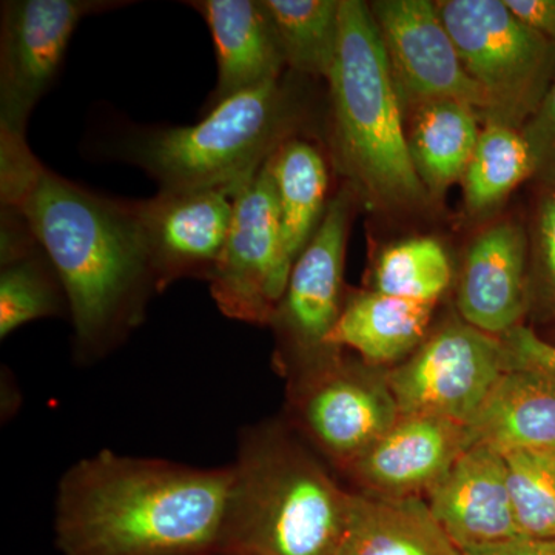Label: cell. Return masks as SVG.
<instances>
[{
	"mask_svg": "<svg viewBox=\"0 0 555 555\" xmlns=\"http://www.w3.org/2000/svg\"><path fill=\"white\" fill-rule=\"evenodd\" d=\"M0 198L27 219L56 269L82 357L142 323L158 292L139 201L107 198L43 167L24 138L0 134Z\"/></svg>",
	"mask_w": 555,
	"mask_h": 555,
	"instance_id": "cell-1",
	"label": "cell"
},
{
	"mask_svg": "<svg viewBox=\"0 0 555 555\" xmlns=\"http://www.w3.org/2000/svg\"><path fill=\"white\" fill-rule=\"evenodd\" d=\"M233 466L195 467L101 451L57 486L64 555H229Z\"/></svg>",
	"mask_w": 555,
	"mask_h": 555,
	"instance_id": "cell-2",
	"label": "cell"
},
{
	"mask_svg": "<svg viewBox=\"0 0 555 555\" xmlns=\"http://www.w3.org/2000/svg\"><path fill=\"white\" fill-rule=\"evenodd\" d=\"M328 83L332 159L349 188L387 210H414L429 193L416 173L403 101L367 3L341 0L339 40Z\"/></svg>",
	"mask_w": 555,
	"mask_h": 555,
	"instance_id": "cell-3",
	"label": "cell"
},
{
	"mask_svg": "<svg viewBox=\"0 0 555 555\" xmlns=\"http://www.w3.org/2000/svg\"><path fill=\"white\" fill-rule=\"evenodd\" d=\"M229 511V555H337L350 492L276 423L241 433Z\"/></svg>",
	"mask_w": 555,
	"mask_h": 555,
	"instance_id": "cell-4",
	"label": "cell"
},
{
	"mask_svg": "<svg viewBox=\"0 0 555 555\" xmlns=\"http://www.w3.org/2000/svg\"><path fill=\"white\" fill-rule=\"evenodd\" d=\"M297 126L291 91L280 78L222 101L193 126L131 131L119 156L163 192L244 184L295 138Z\"/></svg>",
	"mask_w": 555,
	"mask_h": 555,
	"instance_id": "cell-5",
	"label": "cell"
},
{
	"mask_svg": "<svg viewBox=\"0 0 555 555\" xmlns=\"http://www.w3.org/2000/svg\"><path fill=\"white\" fill-rule=\"evenodd\" d=\"M438 14L463 68L485 94L486 124L521 130L555 79V43L505 0H444Z\"/></svg>",
	"mask_w": 555,
	"mask_h": 555,
	"instance_id": "cell-6",
	"label": "cell"
},
{
	"mask_svg": "<svg viewBox=\"0 0 555 555\" xmlns=\"http://www.w3.org/2000/svg\"><path fill=\"white\" fill-rule=\"evenodd\" d=\"M353 196V190L346 188L328 201L323 221L295 261L270 321L281 345L280 356L295 372L292 385L339 357L327 339L346 305L343 286Z\"/></svg>",
	"mask_w": 555,
	"mask_h": 555,
	"instance_id": "cell-7",
	"label": "cell"
},
{
	"mask_svg": "<svg viewBox=\"0 0 555 555\" xmlns=\"http://www.w3.org/2000/svg\"><path fill=\"white\" fill-rule=\"evenodd\" d=\"M292 269L266 163L236 193L229 238L208 280L210 294L230 320L270 326Z\"/></svg>",
	"mask_w": 555,
	"mask_h": 555,
	"instance_id": "cell-8",
	"label": "cell"
},
{
	"mask_svg": "<svg viewBox=\"0 0 555 555\" xmlns=\"http://www.w3.org/2000/svg\"><path fill=\"white\" fill-rule=\"evenodd\" d=\"M505 371L502 339L451 321L386 379L401 416H437L466 426Z\"/></svg>",
	"mask_w": 555,
	"mask_h": 555,
	"instance_id": "cell-9",
	"label": "cell"
},
{
	"mask_svg": "<svg viewBox=\"0 0 555 555\" xmlns=\"http://www.w3.org/2000/svg\"><path fill=\"white\" fill-rule=\"evenodd\" d=\"M129 3L119 0L2 2L0 133L25 138L33 108L53 86L80 22Z\"/></svg>",
	"mask_w": 555,
	"mask_h": 555,
	"instance_id": "cell-10",
	"label": "cell"
},
{
	"mask_svg": "<svg viewBox=\"0 0 555 555\" xmlns=\"http://www.w3.org/2000/svg\"><path fill=\"white\" fill-rule=\"evenodd\" d=\"M292 404L313 444L345 469L401 416L386 374L377 375L339 357L294 383Z\"/></svg>",
	"mask_w": 555,
	"mask_h": 555,
	"instance_id": "cell-11",
	"label": "cell"
},
{
	"mask_svg": "<svg viewBox=\"0 0 555 555\" xmlns=\"http://www.w3.org/2000/svg\"><path fill=\"white\" fill-rule=\"evenodd\" d=\"M403 104L456 101L483 118L485 94L467 76L451 36L427 0H382L371 7Z\"/></svg>",
	"mask_w": 555,
	"mask_h": 555,
	"instance_id": "cell-12",
	"label": "cell"
},
{
	"mask_svg": "<svg viewBox=\"0 0 555 555\" xmlns=\"http://www.w3.org/2000/svg\"><path fill=\"white\" fill-rule=\"evenodd\" d=\"M244 184L159 190L153 198L139 201L158 292L182 278L210 280L229 238L236 193Z\"/></svg>",
	"mask_w": 555,
	"mask_h": 555,
	"instance_id": "cell-13",
	"label": "cell"
},
{
	"mask_svg": "<svg viewBox=\"0 0 555 555\" xmlns=\"http://www.w3.org/2000/svg\"><path fill=\"white\" fill-rule=\"evenodd\" d=\"M427 505L462 553L520 537L505 455L474 444L426 492Z\"/></svg>",
	"mask_w": 555,
	"mask_h": 555,
	"instance_id": "cell-14",
	"label": "cell"
},
{
	"mask_svg": "<svg viewBox=\"0 0 555 555\" xmlns=\"http://www.w3.org/2000/svg\"><path fill=\"white\" fill-rule=\"evenodd\" d=\"M470 448L465 425L437 416H400L396 426L346 467L364 492L412 496L429 491Z\"/></svg>",
	"mask_w": 555,
	"mask_h": 555,
	"instance_id": "cell-15",
	"label": "cell"
},
{
	"mask_svg": "<svg viewBox=\"0 0 555 555\" xmlns=\"http://www.w3.org/2000/svg\"><path fill=\"white\" fill-rule=\"evenodd\" d=\"M528 238L516 222H499L474 240L456 288L465 323L502 337L520 324L528 306Z\"/></svg>",
	"mask_w": 555,
	"mask_h": 555,
	"instance_id": "cell-16",
	"label": "cell"
},
{
	"mask_svg": "<svg viewBox=\"0 0 555 555\" xmlns=\"http://www.w3.org/2000/svg\"><path fill=\"white\" fill-rule=\"evenodd\" d=\"M208 25L218 79L206 112L241 91L283 78L287 67L272 22L259 0H192Z\"/></svg>",
	"mask_w": 555,
	"mask_h": 555,
	"instance_id": "cell-17",
	"label": "cell"
},
{
	"mask_svg": "<svg viewBox=\"0 0 555 555\" xmlns=\"http://www.w3.org/2000/svg\"><path fill=\"white\" fill-rule=\"evenodd\" d=\"M470 447L511 452H555V378L507 369L466 425Z\"/></svg>",
	"mask_w": 555,
	"mask_h": 555,
	"instance_id": "cell-18",
	"label": "cell"
},
{
	"mask_svg": "<svg viewBox=\"0 0 555 555\" xmlns=\"http://www.w3.org/2000/svg\"><path fill=\"white\" fill-rule=\"evenodd\" d=\"M337 555H463L422 495L350 492Z\"/></svg>",
	"mask_w": 555,
	"mask_h": 555,
	"instance_id": "cell-19",
	"label": "cell"
},
{
	"mask_svg": "<svg viewBox=\"0 0 555 555\" xmlns=\"http://www.w3.org/2000/svg\"><path fill=\"white\" fill-rule=\"evenodd\" d=\"M436 302L411 301L379 292L350 298L328 335L332 350H356L369 366L406 360L425 343Z\"/></svg>",
	"mask_w": 555,
	"mask_h": 555,
	"instance_id": "cell-20",
	"label": "cell"
},
{
	"mask_svg": "<svg viewBox=\"0 0 555 555\" xmlns=\"http://www.w3.org/2000/svg\"><path fill=\"white\" fill-rule=\"evenodd\" d=\"M268 163L275 185L284 247L295 264L320 228L331 201L326 156L313 142L295 137L287 139Z\"/></svg>",
	"mask_w": 555,
	"mask_h": 555,
	"instance_id": "cell-21",
	"label": "cell"
},
{
	"mask_svg": "<svg viewBox=\"0 0 555 555\" xmlns=\"http://www.w3.org/2000/svg\"><path fill=\"white\" fill-rule=\"evenodd\" d=\"M480 133L476 109L462 102H427L415 108L409 150L429 196H440L462 181Z\"/></svg>",
	"mask_w": 555,
	"mask_h": 555,
	"instance_id": "cell-22",
	"label": "cell"
},
{
	"mask_svg": "<svg viewBox=\"0 0 555 555\" xmlns=\"http://www.w3.org/2000/svg\"><path fill=\"white\" fill-rule=\"evenodd\" d=\"M298 75L327 79L337 57L341 0H259Z\"/></svg>",
	"mask_w": 555,
	"mask_h": 555,
	"instance_id": "cell-23",
	"label": "cell"
},
{
	"mask_svg": "<svg viewBox=\"0 0 555 555\" xmlns=\"http://www.w3.org/2000/svg\"><path fill=\"white\" fill-rule=\"evenodd\" d=\"M528 178L532 159L520 130L486 124L462 179L467 211L489 214Z\"/></svg>",
	"mask_w": 555,
	"mask_h": 555,
	"instance_id": "cell-24",
	"label": "cell"
},
{
	"mask_svg": "<svg viewBox=\"0 0 555 555\" xmlns=\"http://www.w3.org/2000/svg\"><path fill=\"white\" fill-rule=\"evenodd\" d=\"M0 266V337L68 309L64 286L40 244Z\"/></svg>",
	"mask_w": 555,
	"mask_h": 555,
	"instance_id": "cell-25",
	"label": "cell"
},
{
	"mask_svg": "<svg viewBox=\"0 0 555 555\" xmlns=\"http://www.w3.org/2000/svg\"><path fill=\"white\" fill-rule=\"evenodd\" d=\"M447 250L437 240L411 238L383 251L375 268V292L411 301L437 302L451 284Z\"/></svg>",
	"mask_w": 555,
	"mask_h": 555,
	"instance_id": "cell-26",
	"label": "cell"
},
{
	"mask_svg": "<svg viewBox=\"0 0 555 555\" xmlns=\"http://www.w3.org/2000/svg\"><path fill=\"white\" fill-rule=\"evenodd\" d=\"M505 460L520 534L555 539V452H511Z\"/></svg>",
	"mask_w": 555,
	"mask_h": 555,
	"instance_id": "cell-27",
	"label": "cell"
},
{
	"mask_svg": "<svg viewBox=\"0 0 555 555\" xmlns=\"http://www.w3.org/2000/svg\"><path fill=\"white\" fill-rule=\"evenodd\" d=\"M532 159V178L555 190V79L534 115L521 127Z\"/></svg>",
	"mask_w": 555,
	"mask_h": 555,
	"instance_id": "cell-28",
	"label": "cell"
},
{
	"mask_svg": "<svg viewBox=\"0 0 555 555\" xmlns=\"http://www.w3.org/2000/svg\"><path fill=\"white\" fill-rule=\"evenodd\" d=\"M500 339L505 346L507 369H529L555 378V346L534 331L518 324Z\"/></svg>",
	"mask_w": 555,
	"mask_h": 555,
	"instance_id": "cell-29",
	"label": "cell"
},
{
	"mask_svg": "<svg viewBox=\"0 0 555 555\" xmlns=\"http://www.w3.org/2000/svg\"><path fill=\"white\" fill-rule=\"evenodd\" d=\"M546 192L537 207L532 243L537 268L555 306V190Z\"/></svg>",
	"mask_w": 555,
	"mask_h": 555,
	"instance_id": "cell-30",
	"label": "cell"
},
{
	"mask_svg": "<svg viewBox=\"0 0 555 555\" xmlns=\"http://www.w3.org/2000/svg\"><path fill=\"white\" fill-rule=\"evenodd\" d=\"M505 3L529 27L555 43V0H505Z\"/></svg>",
	"mask_w": 555,
	"mask_h": 555,
	"instance_id": "cell-31",
	"label": "cell"
},
{
	"mask_svg": "<svg viewBox=\"0 0 555 555\" xmlns=\"http://www.w3.org/2000/svg\"><path fill=\"white\" fill-rule=\"evenodd\" d=\"M463 555H555V539L520 535L499 545L465 551Z\"/></svg>",
	"mask_w": 555,
	"mask_h": 555,
	"instance_id": "cell-32",
	"label": "cell"
}]
</instances>
